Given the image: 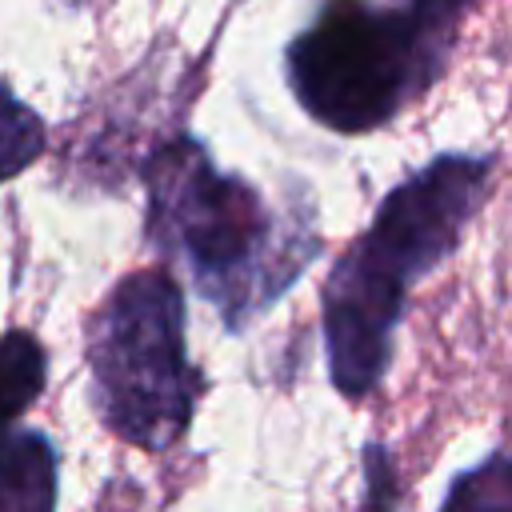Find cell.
<instances>
[{
	"label": "cell",
	"mask_w": 512,
	"mask_h": 512,
	"mask_svg": "<svg viewBox=\"0 0 512 512\" xmlns=\"http://www.w3.org/2000/svg\"><path fill=\"white\" fill-rule=\"evenodd\" d=\"M56 444L36 428L0 436V512H56Z\"/></svg>",
	"instance_id": "obj_5"
},
{
	"label": "cell",
	"mask_w": 512,
	"mask_h": 512,
	"mask_svg": "<svg viewBox=\"0 0 512 512\" xmlns=\"http://www.w3.org/2000/svg\"><path fill=\"white\" fill-rule=\"evenodd\" d=\"M44 152V120L0 80V184L20 176Z\"/></svg>",
	"instance_id": "obj_8"
},
{
	"label": "cell",
	"mask_w": 512,
	"mask_h": 512,
	"mask_svg": "<svg viewBox=\"0 0 512 512\" xmlns=\"http://www.w3.org/2000/svg\"><path fill=\"white\" fill-rule=\"evenodd\" d=\"M44 380H48L44 344L24 328L4 332L0 336V436H8L16 420L32 408V400L44 392Z\"/></svg>",
	"instance_id": "obj_6"
},
{
	"label": "cell",
	"mask_w": 512,
	"mask_h": 512,
	"mask_svg": "<svg viewBox=\"0 0 512 512\" xmlns=\"http://www.w3.org/2000/svg\"><path fill=\"white\" fill-rule=\"evenodd\" d=\"M492 184V156L448 152L404 176L324 284V352L340 396H368L392 360L408 288L464 236Z\"/></svg>",
	"instance_id": "obj_1"
},
{
	"label": "cell",
	"mask_w": 512,
	"mask_h": 512,
	"mask_svg": "<svg viewBox=\"0 0 512 512\" xmlns=\"http://www.w3.org/2000/svg\"><path fill=\"white\" fill-rule=\"evenodd\" d=\"M92 404L120 440L164 452L196 412V368L184 352V292L164 268L124 276L88 336Z\"/></svg>",
	"instance_id": "obj_4"
},
{
	"label": "cell",
	"mask_w": 512,
	"mask_h": 512,
	"mask_svg": "<svg viewBox=\"0 0 512 512\" xmlns=\"http://www.w3.org/2000/svg\"><path fill=\"white\" fill-rule=\"evenodd\" d=\"M148 236L160 252L188 264L196 292L216 304L228 328L264 312L312 260V232H296L268 212L260 192L212 164L200 140L180 136L152 152Z\"/></svg>",
	"instance_id": "obj_2"
},
{
	"label": "cell",
	"mask_w": 512,
	"mask_h": 512,
	"mask_svg": "<svg viewBox=\"0 0 512 512\" xmlns=\"http://www.w3.org/2000/svg\"><path fill=\"white\" fill-rule=\"evenodd\" d=\"M440 512H512V464L500 448L484 464H472L452 476Z\"/></svg>",
	"instance_id": "obj_7"
},
{
	"label": "cell",
	"mask_w": 512,
	"mask_h": 512,
	"mask_svg": "<svg viewBox=\"0 0 512 512\" xmlns=\"http://www.w3.org/2000/svg\"><path fill=\"white\" fill-rule=\"evenodd\" d=\"M364 472H368V496H372V512H392L396 508V484H392V456L380 444L364 448Z\"/></svg>",
	"instance_id": "obj_9"
},
{
	"label": "cell",
	"mask_w": 512,
	"mask_h": 512,
	"mask_svg": "<svg viewBox=\"0 0 512 512\" xmlns=\"http://www.w3.org/2000/svg\"><path fill=\"white\" fill-rule=\"evenodd\" d=\"M468 4L324 0L284 48L288 88L324 128L372 132L440 76Z\"/></svg>",
	"instance_id": "obj_3"
}]
</instances>
